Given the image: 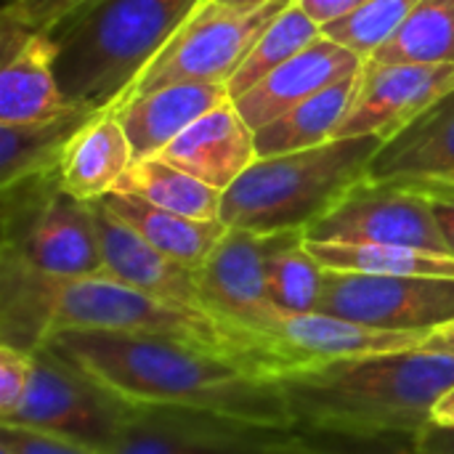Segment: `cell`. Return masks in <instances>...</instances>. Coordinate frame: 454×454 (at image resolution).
<instances>
[{
	"instance_id": "cell-34",
	"label": "cell",
	"mask_w": 454,
	"mask_h": 454,
	"mask_svg": "<svg viewBox=\"0 0 454 454\" xmlns=\"http://www.w3.org/2000/svg\"><path fill=\"white\" fill-rule=\"evenodd\" d=\"M82 3L88 0H5L3 11L27 29L48 32L72 11H77Z\"/></svg>"
},
{
	"instance_id": "cell-7",
	"label": "cell",
	"mask_w": 454,
	"mask_h": 454,
	"mask_svg": "<svg viewBox=\"0 0 454 454\" xmlns=\"http://www.w3.org/2000/svg\"><path fill=\"white\" fill-rule=\"evenodd\" d=\"M133 407L136 402L43 346L32 354V378L21 402L0 423L59 434L106 454Z\"/></svg>"
},
{
	"instance_id": "cell-37",
	"label": "cell",
	"mask_w": 454,
	"mask_h": 454,
	"mask_svg": "<svg viewBox=\"0 0 454 454\" xmlns=\"http://www.w3.org/2000/svg\"><path fill=\"white\" fill-rule=\"evenodd\" d=\"M434 205V215L439 223V231L447 242V250L454 255V194H444V197H428Z\"/></svg>"
},
{
	"instance_id": "cell-6",
	"label": "cell",
	"mask_w": 454,
	"mask_h": 454,
	"mask_svg": "<svg viewBox=\"0 0 454 454\" xmlns=\"http://www.w3.org/2000/svg\"><path fill=\"white\" fill-rule=\"evenodd\" d=\"M3 247L61 279L106 277L93 202L59 184V170L0 186Z\"/></svg>"
},
{
	"instance_id": "cell-25",
	"label": "cell",
	"mask_w": 454,
	"mask_h": 454,
	"mask_svg": "<svg viewBox=\"0 0 454 454\" xmlns=\"http://www.w3.org/2000/svg\"><path fill=\"white\" fill-rule=\"evenodd\" d=\"M306 245L327 271L454 279V255L450 253H436L410 245H348V242H309V239Z\"/></svg>"
},
{
	"instance_id": "cell-2",
	"label": "cell",
	"mask_w": 454,
	"mask_h": 454,
	"mask_svg": "<svg viewBox=\"0 0 454 454\" xmlns=\"http://www.w3.org/2000/svg\"><path fill=\"white\" fill-rule=\"evenodd\" d=\"M277 383L298 431L420 436L454 383V354L415 348L309 362L277 375Z\"/></svg>"
},
{
	"instance_id": "cell-26",
	"label": "cell",
	"mask_w": 454,
	"mask_h": 454,
	"mask_svg": "<svg viewBox=\"0 0 454 454\" xmlns=\"http://www.w3.org/2000/svg\"><path fill=\"white\" fill-rule=\"evenodd\" d=\"M120 192L136 194L157 207L200 218V221H221L223 192L194 178L178 165L162 157H144L130 165V170L117 184Z\"/></svg>"
},
{
	"instance_id": "cell-24",
	"label": "cell",
	"mask_w": 454,
	"mask_h": 454,
	"mask_svg": "<svg viewBox=\"0 0 454 454\" xmlns=\"http://www.w3.org/2000/svg\"><path fill=\"white\" fill-rule=\"evenodd\" d=\"M93 109L74 106L72 112L32 125L0 122V186L59 170L61 154L72 136L93 117Z\"/></svg>"
},
{
	"instance_id": "cell-19",
	"label": "cell",
	"mask_w": 454,
	"mask_h": 454,
	"mask_svg": "<svg viewBox=\"0 0 454 454\" xmlns=\"http://www.w3.org/2000/svg\"><path fill=\"white\" fill-rule=\"evenodd\" d=\"M226 82H173L114 106L136 160L157 157L202 114L229 101Z\"/></svg>"
},
{
	"instance_id": "cell-4",
	"label": "cell",
	"mask_w": 454,
	"mask_h": 454,
	"mask_svg": "<svg viewBox=\"0 0 454 454\" xmlns=\"http://www.w3.org/2000/svg\"><path fill=\"white\" fill-rule=\"evenodd\" d=\"M48 306L51 333L109 330L173 338L192 346H205L271 378L303 364L287 346L277 340L242 330L207 311L154 298L109 274L82 279H61L48 274Z\"/></svg>"
},
{
	"instance_id": "cell-17",
	"label": "cell",
	"mask_w": 454,
	"mask_h": 454,
	"mask_svg": "<svg viewBox=\"0 0 454 454\" xmlns=\"http://www.w3.org/2000/svg\"><path fill=\"white\" fill-rule=\"evenodd\" d=\"M106 274L154 298L207 311L194 269L152 247L133 226L117 218L101 200H93ZM210 314V311H207ZM215 317V314H213Z\"/></svg>"
},
{
	"instance_id": "cell-21",
	"label": "cell",
	"mask_w": 454,
	"mask_h": 454,
	"mask_svg": "<svg viewBox=\"0 0 454 454\" xmlns=\"http://www.w3.org/2000/svg\"><path fill=\"white\" fill-rule=\"evenodd\" d=\"M428 333L407 330H380L362 322L340 319L333 314H287L279 338L290 346L295 356L309 362L333 359H359L396 351H415L423 346Z\"/></svg>"
},
{
	"instance_id": "cell-15",
	"label": "cell",
	"mask_w": 454,
	"mask_h": 454,
	"mask_svg": "<svg viewBox=\"0 0 454 454\" xmlns=\"http://www.w3.org/2000/svg\"><path fill=\"white\" fill-rule=\"evenodd\" d=\"M0 122H48L74 109L56 77V45L48 32L21 27L3 11L0 16Z\"/></svg>"
},
{
	"instance_id": "cell-12",
	"label": "cell",
	"mask_w": 454,
	"mask_h": 454,
	"mask_svg": "<svg viewBox=\"0 0 454 454\" xmlns=\"http://www.w3.org/2000/svg\"><path fill=\"white\" fill-rule=\"evenodd\" d=\"M269 245L271 234L229 229L210 253V258L197 269V277L210 314L287 346L279 338L287 314L274 303L266 279Z\"/></svg>"
},
{
	"instance_id": "cell-41",
	"label": "cell",
	"mask_w": 454,
	"mask_h": 454,
	"mask_svg": "<svg viewBox=\"0 0 454 454\" xmlns=\"http://www.w3.org/2000/svg\"><path fill=\"white\" fill-rule=\"evenodd\" d=\"M0 454H13V452H8V450H3V447H0Z\"/></svg>"
},
{
	"instance_id": "cell-23",
	"label": "cell",
	"mask_w": 454,
	"mask_h": 454,
	"mask_svg": "<svg viewBox=\"0 0 454 454\" xmlns=\"http://www.w3.org/2000/svg\"><path fill=\"white\" fill-rule=\"evenodd\" d=\"M356 85H359V74L333 82L330 88L301 101L282 117L258 128L255 130L258 157L301 152V149H311V146H322L333 141L354 104Z\"/></svg>"
},
{
	"instance_id": "cell-20",
	"label": "cell",
	"mask_w": 454,
	"mask_h": 454,
	"mask_svg": "<svg viewBox=\"0 0 454 454\" xmlns=\"http://www.w3.org/2000/svg\"><path fill=\"white\" fill-rule=\"evenodd\" d=\"M133 162V144L117 112L101 109L67 144L59 162V184L64 192L93 202L114 192Z\"/></svg>"
},
{
	"instance_id": "cell-27",
	"label": "cell",
	"mask_w": 454,
	"mask_h": 454,
	"mask_svg": "<svg viewBox=\"0 0 454 454\" xmlns=\"http://www.w3.org/2000/svg\"><path fill=\"white\" fill-rule=\"evenodd\" d=\"M266 279L274 303L285 314H314L325 287V266L314 258L303 231L271 234Z\"/></svg>"
},
{
	"instance_id": "cell-11",
	"label": "cell",
	"mask_w": 454,
	"mask_h": 454,
	"mask_svg": "<svg viewBox=\"0 0 454 454\" xmlns=\"http://www.w3.org/2000/svg\"><path fill=\"white\" fill-rule=\"evenodd\" d=\"M309 242L410 245L450 253L428 197L364 178L306 229ZM452 255V253H450Z\"/></svg>"
},
{
	"instance_id": "cell-13",
	"label": "cell",
	"mask_w": 454,
	"mask_h": 454,
	"mask_svg": "<svg viewBox=\"0 0 454 454\" xmlns=\"http://www.w3.org/2000/svg\"><path fill=\"white\" fill-rule=\"evenodd\" d=\"M454 90V64L364 61L359 85L335 138L380 136L383 141Z\"/></svg>"
},
{
	"instance_id": "cell-1",
	"label": "cell",
	"mask_w": 454,
	"mask_h": 454,
	"mask_svg": "<svg viewBox=\"0 0 454 454\" xmlns=\"http://www.w3.org/2000/svg\"><path fill=\"white\" fill-rule=\"evenodd\" d=\"M43 346L136 404L194 407L293 428L277 378L205 346L109 330H53Z\"/></svg>"
},
{
	"instance_id": "cell-5",
	"label": "cell",
	"mask_w": 454,
	"mask_h": 454,
	"mask_svg": "<svg viewBox=\"0 0 454 454\" xmlns=\"http://www.w3.org/2000/svg\"><path fill=\"white\" fill-rule=\"evenodd\" d=\"M380 136L333 138L322 146L258 157L226 192L221 221L255 234L303 231L370 173Z\"/></svg>"
},
{
	"instance_id": "cell-29",
	"label": "cell",
	"mask_w": 454,
	"mask_h": 454,
	"mask_svg": "<svg viewBox=\"0 0 454 454\" xmlns=\"http://www.w3.org/2000/svg\"><path fill=\"white\" fill-rule=\"evenodd\" d=\"M319 37H322V24H317L295 0H290V5L261 32L255 45L247 51V56L231 74L229 80L231 98L253 88L258 80H263L269 72H274L293 56H298Z\"/></svg>"
},
{
	"instance_id": "cell-35",
	"label": "cell",
	"mask_w": 454,
	"mask_h": 454,
	"mask_svg": "<svg viewBox=\"0 0 454 454\" xmlns=\"http://www.w3.org/2000/svg\"><path fill=\"white\" fill-rule=\"evenodd\" d=\"M317 24H330V21H335V19H340V16H346V13H351L354 8H359L362 3H367V0H295Z\"/></svg>"
},
{
	"instance_id": "cell-40",
	"label": "cell",
	"mask_w": 454,
	"mask_h": 454,
	"mask_svg": "<svg viewBox=\"0 0 454 454\" xmlns=\"http://www.w3.org/2000/svg\"><path fill=\"white\" fill-rule=\"evenodd\" d=\"M218 3H223L229 8H237V11H255V8H263V5H269L274 0H218Z\"/></svg>"
},
{
	"instance_id": "cell-33",
	"label": "cell",
	"mask_w": 454,
	"mask_h": 454,
	"mask_svg": "<svg viewBox=\"0 0 454 454\" xmlns=\"http://www.w3.org/2000/svg\"><path fill=\"white\" fill-rule=\"evenodd\" d=\"M32 378V354L0 343V418L11 415L21 402Z\"/></svg>"
},
{
	"instance_id": "cell-28",
	"label": "cell",
	"mask_w": 454,
	"mask_h": 454,
	"mask_svg": "<svg viewBox=\"0 0 454 454\" xmlns=\"http://www.w3.org/2000/svg\"><path fill=\"white\" fill-rule=\"evenodd\" d=\"M367 61L454 64V0H420L399 32Z\"/></svg>"
},
{
	"instance_id": "cell-8",
	"label": "cell",
	"mask_w": 454,
	"mask_h": 454,
	"mask_svg": "<svg viewBox=\"0 0 454 454\" xmlns=\"http://www.w3.org/2000/svg\"><path fill=\"white\" fill-rule=\"evenodd\" d=\"M287 5L290 0H274L255 11H237L218 0H202L114 106L173 82L229 85L231 74L255 45L261 32Z\"/></svg>"
},
{
	"instance_id": "cell-16",
	"label": "cell",
	"mask_w": 454,
	"mask_h": 454,
	"mask_svg": "<svg viewBox=\"0 0 454 454\" xmlns=\"http://www.w3.org/2000/svg\"><path fill=\"white\" fill-rule=\"evenodd\" d=\"M362 64V56L322 35L317 43L303 48L298 56L269 72L263 80H258L253 88H247L231 101L237 104L245 122L258 130L298 106L301 101L330 88L333 82L359 74Z\"/></svg>"
},
{
	"instance_id": "cell-3",
	"label": "cell",
	"mask_w": 454,
	"mask_h": 454,
	"mask_svg": "<svg viewBox=\"0 0 454 454\" xmlns=\"http://www.w3.org/2000/svg\"><path fill=\"white\" fill-rule=\"evenodd\" d=\"M202 0H88L53 29L59 88L74 106L112 109Z\"/></svg>"
},
{
	"instance_id": "cell-10",
	"label": "cell",
	"mask_w": 454,
	"mask_h": 454,
	"mask_svg": "<svg viewBox=\"0 0 454 454\" xmlns=\"http://www.w3.org/2000/svg\"><path fill=\"white\" fill-rule=\"evenodd\" d=\"M317 311L380 330L431 333L454 322V279L378 277L325 269Z\"/></svg>"
},
{
	"instance_id": "cell-14",
	"label": "cell",
	"mask_w": 454,
	"mask_h": 454,
	"mask_svg": "<svg viewBox=\"0 0 454 454\" xmlns=\"http://www.w3.org/2000/svg\"><path fill=\"white\" fill-rule=\"evenodd\" d=\"M367 178L423 197L454 194V90L380 144Z\"/></svg>"
},
{
	"instance_id": "cell-18",
	"label": "cell",
	"mask_w": 454,
	"mask_h": 454,
	"mask_svg": "<svg viewBox=\"0 0 454 454\" xmlns=\"http://www.w3.org/2000/svg\"><path fill=\"white\" fill-rule=\"evenodd\" d=\"M157 157L178 165L218 192H226L258 160L255 130L229 98L189 125Z\"/></svg>"
},
{
	"instance_id": "cell-39",
	"label": "cell",
	"mask_w": 454,
	"mask_h": 454,
	"mask_svg": "<svg viewBox=\"0 0 454 454\" xmlns=\"http://www.w3.org/2000/svg\"><path fill=\"white\" fill-rule=\"evenodd\" d=\"M431 423H436V426H454V383L439 396V402L434 407Z\"/></svg>"
},
{
	"instance_id": "cell-22",
	"label": "cell",
	"mask_w": 454,
	"mask_h": 454,
	"mask_svg": "<svg viewBox=\"0 0 454 454\" xmlns=\"http://www.w3.org/2000/svg\"><path fill=\"white\" fill-rule=\"evenodd\" d=\"M101 202L117 218H122L128 226H133L152 247H157L160 253L170 255L173 261H178L194 271L210 258L215 245L229 231V226L223 221L189 218V215L157 207V205H152L136 194L120 192V189L101 197Z\"/></svg>"
},
{
	"instance_id": "cell-38",
	"label": "cell",
	"mask_w": 454,
	"mask_h": 454,
	"mask_svg": "<svg viewBox=\"0 0 454 454\" xmlns=\"http://www.w3.org/2000/svg\"><path fill=\"white\" fill-rule=\"evenodd\" d=\"M426 351H439V354H454V322H447L436 330H431L423 340Z\"/></svg>"
},
{
	"instance_id": "cell-36",
	"label": "cell",
	"mask_w": 454,
	"mask_h": 454,
	"mask_svg": "<svg viewBox=\"0 0 454 454\" xmlns=\"http://www.w3.org/2000/svg\"><path fill=\"white\" fill-rule=\"evenodd\" d=\"M418 454H454V426L428 423L418 436Z\"/></svg>"
},
{
	"instance_id": "cell-31",
	"label": "cell",
	"mask_w": 454,
	"mask_h": 454,
	"mask_svg": "<svg viewBox=\"0 0 454 454\" xmlns=\"http://www.w3.org/2000/svg\"><path fill=\"white\" fill-rule=\"evenodd\" d=\"M274 454H418V436H356L335 431H298V436Z\"/></svg>"
},
{
	"instance_id": "cell-9",
	"label": "cell",
	"mask_w": 454,
	"mask_h": 454,
	"mask_svg": "<svg viewBox=\"0 0 454 454\" xmlns=\"http://www.w3.org/2000/svg\"><path fill=\"white\" fill-rule=\"evenodd\" d=\"M298 428L245 420L223 412L136 404L106 454H274Z\"/></svg>"
},
{
	"instance_id": "cell-30",
	"label": "cell",
	"mask_w": 454,
	"mask_h": 454,
	"mask_svg": "<svg viewBox=\"0 0 454 454\" xmlns=\"http://www.w3.org/2000/svg\"><path fill=\"white\" fill-rule=\"evenodd\" d=\"M418 3L420 0H367L351 13L325 24L322 35L367 61L399 32Z\"/></svg>"
},
{
	"instance_id": "cell-32",
	"label": "cell",
	"mask_w": 454,
	"mask_h": 454,
	"mask_svg": "<svg viewBox=\"0 0 454 454\" xmlns=\"http://www.w3.org/2000/svg\"><path fill=\"white\" fill-rule=\"evenodd\" d=\"M0 447L13 454H104L59 434L8 426V423H0Z\"/></svg>"
}]
</instances>
